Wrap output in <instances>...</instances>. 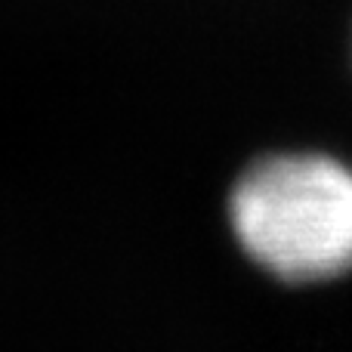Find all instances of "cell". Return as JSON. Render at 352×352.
Returning a JSON list of instances; mask_svg holds the SVG:
<instances>
[{"mask_svg":"<svg viewBox=\"0 0 352 352\" xmlns=\"http://www.w3.org/2000/svg\"><path fill=\"white\" fill-rule=\"evenodd\" d=\"M244 254L291 285L352 272V167L328 155H272L250 164L229 198Z\"/></svg>","mask_w":352,"mask_h":352,"instance_id":"cell-1","label":"cell"}]
</instances>
